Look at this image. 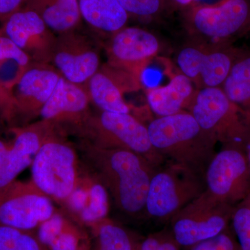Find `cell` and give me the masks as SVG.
<instances>
[{"mask_svg": "<svg viewBox=\"0 0 250 250\" xmlns=\"http://www.w3.org/2000/svg\"><path fill=\"white\" fill-rule=\"evenodd\" d=\"M147 129L153 147L165 160L170 159L205 178L217 142L188 111L158 117Z\"/></svg>", "mask_w": 250, "mask_h": 250, "instance_id": "6da1fadb", "label": "cell"}, {"mask_svg": "<svg viewBox=\"0 0 250 250\" xmlns=\"http://www.w3.org/2000/svg\"><path fill=\"white\" fill-rule=\"evenodd\" d=\"M187 111L217 143L246 147L250 138V119L221 88L197 89Z\"/></svg>", "mask_w": 250, "mask_h": 250, "instance_id": "7a4b0ae2", "label": "cell"}, {"mask_svg": "<svg viewBox=\"0 0 250 250\" xmlns=\"http://www.w3.org/2000/svg\"><path fill=\"white\" fill-rule=\"evenodd\" d=\"M104 156V171L118 207L128 214L146 212L156 168L142 156L126 149H111Z\"/></svg>", "mask_w": 250, "mask_h": 250, "instance_id": "3957f363", "label": "cell"}, {"mask_svg": "<svg viewBox=\"0 0 250 250\" xmlns=\"http://www.w3.org/2000/svg\"><path fill=\"white\" fill-rule=\"evenodd\" d=\"M205 190V178L200 174L173 162L161 166L151 179L146 213L157 221L169 222Z\"/></svg>", "mask_w": 250, "mask_h": 250, "instance_id": "277c9868", "label": "cell"}, {"mask_svg": "<svg viewBox=\"0 0 250 250\" xmlns=\"http://www.w3.org/2000/svg\"><path fill=\"white\" fill-rule=\"evenodd\" d=\"M233 207L217 201L205 190L170 219V232L180 248L189 249L229 228Z\"/></svg>", "mask_w": 250, "mask_h": 250, "instance_id": "5b68a950", "label": "cell"}, {"mask_svg": "<svg viewBox=\"0 0 250 250\" xmlns=\"http://www.w3.org/2000/svg\"><path fill=\"white\" fill-rule=\"evenodd\" d=\"M186 10L185 23L189 31L213 42H228L250 31L249 0H222Z\"/></svg>", "mask_w": 250, "mask_h": 250, "instance_id": "8992f818", "label": "cell"}, {"mask_svg": "<svg viewBox=\"0 0 250 250\" xmlns=\"http://www.w3.org/2000/svg\"><path fill=\"white\" fill-rule=\"evenodd\" d=\"M206 191L221 203L236 206L250 193L246 148L227 146L210 160L205 175Z\"/></svg>", "mask_w": 250, "mask_h": 250, "instance_id": "52a82bcc", "label": "cell"}, {"mask_svg": "<svg viewBox=\"0 0 250 250\" xmlns=\"http://www.w3.org/2000/svg\"><path fill=\"white\" fill-rule=\"evenodd\" d=\"M228 42L191 44L179 51L176 59L180 72L197 89L221 88L240 53Z\"/></svg>", "mask_w": 250, "mask_h": 250, "instance_id": "ba28073f", "label": "cell"}, {"mask_svg": "<svg viewBox=\"0 0 250 250\" xmlns=\"http://www.w3.org/2000/svg\"><path fill=\"white\" fill-rule=\"evenodd\" d=\"M75 153L65 145H42L31 164L34 183L51 196L59 199L70 196L75 186Z\"/></svg>", "mask_w": 250, "mask_h": 250, "instance_id": "9c48e42d", "label": "cell"}, {"mask_svg": "<svg viewBox=\"0 0 250 250\" xmlns=\"http://www.w3.org/2000/svg\"><path fill=\"white\" fill-rule=\"evenodd\" d=\"M160 42L150 31L125 27L112 35L108 47L111 67L141 81L143 72L160 51Z\"/></svg>", "mask_w": 250, "mask_h": 250, "instance_id": "30bf717a", "label": "cell"}, {"mask_svg": "<svg viewBox=\"0 0 250 250\" xmlns=\"http://www.w3.org/2000/svg\"><path fill=\"white\" fill-rule=\"evenodd\" d=\"M47 197L13 184L0 192V225L26 231L54 215Z\"/></svg>", "mask_w": 250, "mask_h": 250, "instance_id": "8fae6325", "label": "cell"}, {"mask_svg": "<svg viewBox=\"0 0 250 250\" xmlns=\"http://www.w3.org/2000/svg\"><path fill=\"white\" fill-rule=\"evenodd\" d=\"M100 125L106 141L116 149L136 153L156 169L164 164L165 159L153 147L147 126L129 113L103 111Z\"/></svg>", "mask_w": 250, "mask_h": 250, "instance_id": "7c38bea8", "label": "cell"}, {"mask_svg": "<svg viewBox=\"0 0 250 250\" xmlns=\"http://www.w3.org/2000/svg\"><path fill=\"white\" fill-rule=\"evenodd\" d=\"M60 77L49 69L26 68L11 89L15 111L42 108L53 93Z\"/></svg>", "mask_w": 250, "mask_h": 250, "instance_id": "4fadbf2b", "label": "cell"}, {"mask_svg": "<svg viewBox=\"0 0 250 250\" xmlns=\"http://www.w3.org/2000/svg\"><path fill=\"white\" fill-rule=\"evenodd\" d=\"M52 59L54 65L68 82L80 85L99 71L100 56L93 47L67 41L57 45Z\"/></svg>", "mask_w": 250, "mask_h": 250, "instance_id": "5bb4252c", "label": "cell"}, {"mask_svg": "<svg viewBox=\"0 0 250 250\" xmlns=\"http://www.w3.org/2000/svg\"><path fill=\"white\" fill-rule=\"evenodd\" d=\"M41 146L39 136L31 130L18 132L11 147L0 141V192L32 164Z\"/></svg>", "mask_w": 250, "mask_h": 250, "instance_id": "9a60e30c", "label": "cell"}, {"mask_svg": "<svg viewBox=\"0 0 250 250\" xmlns=\"http://www.w3.org/2000/svg\"><path fill=\"white\" fill-rule=\"evenodd\" d=\"M197 88L190 79L179 72L164 85L149 87L146 97L151 110L158 117L187 111Z\"/></svg>", "mask_w": 250, "mask_h": 250, "instance_id": "2e32d148", "label": "cell"}, {"mask_svg": "<svg viewBox=\"0 0 250 250\" xmlns=\"http://www.w3.org/2000/svg\"><path fill=\"white\" fill-rule=\"evenodd\" d=\"M25 6L37 13L51 30L65 34L80 23L78 0H26Z\"/></svg>", "mask_w": 250, "mask_h": 250, "instance_id": "e0dca14e", "label": "cell"}, {"mask_svg": "<svg viewBox=\"0 0 250 250\" xmlns=\"http://www.w3.org/2000/svg\"><path fill=\"white\" fill-rule=\"evenodd\" d=\"M82 18L90 26L113 35L126 27L129 14L118 0H78Z\"/></svg>", "mask_w": 250, "mask_h": 250, "instance_id": "ac0fdd59", "label": "cell"}, {"mask_svg": "<svg viewBox=\"0 0 250 250\" xmlns=\"http://www.w3.org/2000/svg\"><path fill=\"white\" fill-rule=\"evenodd\" d=\"M47 29L48 27L37 13L22 7L5 21L3 35L7 36L20 48L27 52L34 46L37 37L45 35Z\"/></svg>", "mask_w": 250, "mask_h": 250, "instance_id": "d6986e66", "label": "cell"}, {"mask_svg": "<svg viewBox=\"0 0 250 250\" xmlns=\"http://www.w3.org/2000/svg\"><path fill=\"white\" fill-rule=\"evenodd\" d=\"M88 103V94L84 90L61 77L50 98L41 108V115L49 120L63 113H80Z\"/></svg>", "mask_w": 250, "mask_h": 250, "instance_id": "ffe728a7", "label": "cell"}, {"mask_svg": "<svg viewBox=\"0 0 250 250\" xmlns=\"http://www.w3.org/2000/svg\"><path fill=\"white\" fill-rule=\"evenodd\" d=\"M88 95L103 111L129 113L123 87L108 70L98 71L88 80Z\"/></svg>", "mask_w": 250, "mask_h": 250, "instance_id": "44dd1931", "label": "cell"}, {"mask_svg": "<svg viewBox=\"0 0 250 250\" xmlns=\"http://www.w3.org/2000/svg\"><path fill=\"white\" fill-rule=\"evenodd\" d=\"M221 88L250 119V52L240 51Z\"/></svg>", "mask_w": 250, "mask_h": 250, "instance_id": "7402d4cb", "label": "cell"}, {"mask_svg": "<svg viewBox=\"0 0 250 250\" xmlns=\"http://www.w3.org/2000/svg\"><path fill=\"white\" fill-rule=\"evenodd\" d=\"M231 229L241 250H250V193L233 207Z\"/></svg>", "mask_w": 250, "mask_h": 250, "instance_id": "603a6c76", "label": "cell"}, {"mask_svg": "<svg viewBox=\"0 0 250 250\" xmlns=\"http://www.w3.org/2000/svg\"><path fill=\"white\" fill-rule=\"evenodd\" d=\"M99 241L100 250H134L128 233L113 224H104L100 228Z\"/></svg>", "mask_w": 250, "mask_h": 250, "instance_id": "cb8c5ba5", "label": "cell"}, {"mask_svg": "<svg viewBox=\"0 0 250 250\" xmlns=\"http://www.w3.org/2000/svg\"><path fill=\"white\" fill-rule=\"evenodd\" d=\"M0 250H41L39 243L22 230L0 225Z\"/></svg>", "mask_w": 250, "mask_h": 250, "instance_id": "d4e9b609", "label": "cell"}, {"mask_svg": "<svg viewBox=\"0 0 250 250\" xmlns=\"http://www.w3.org/2000/svg\"><path fill=\"white\" fill-rule=\"evenodd\" d=\"M89 197V204L82 210V219L91 223L105 218L108 210V194L105 188L101 184H95L90 189Z\"/></svg>", "mask_w": 250, "mask_h": 250, "instance_id": "484cf974", "label": "cell"}, {"mask_svg": "<svg viewBox=\"0 0 250 250\" xmlns=\"http://www.w3.org/2000/svg\"><path fill=\"white\" fill-rule=\"evenodd\" d=\"M129 16L152 19L160 16L169 4L168 0H118Z\"/></svg>", "mask_w": 250, "mask_h": 250, "instance_id": "4316f807", "label": "cell"}, {"mask_svg": "<svg viewBox=\"0 0 250 250\" xmlns=\"http://www.w3.org/2000/svg\"><path fill=\"white\" fill-rule=\"evenodd\" d=\"M188 250H241L230 227L213 238L197 243Z\"/></svg>", "mask_w": 250, "mask_h": 250, "instance_id": "83f0119b", "label": "cell"}, {"mask_svg": "<svg viewBox=\"0 0 250 250\" xmlns=\"http://www.w3.org/2000/svg\"><path fill=\"white\" fill-rule=\"evenodd\" d=\"M14 61L20 67L25 70L27 68L30 58L29 54L8 38L0 34V64L2 62Z\"/></svg>", "mask_w": 250, "mask_h": 250, "instance_id": "f1b7e54d", "label": "cell"}, {"mask_svg": "<svg viewBox=\"0 0 250 250\" xmlns=\"http://www.w3.org/2000/svg\"><path fill=\"white\" fill-rule=\"evenodd\" d=\"M139 250H180L170 230L150 235L143 241Z\"/></svg>", "mask_w": 250, "mask_h": 250, "instance_id": "f546056e", "label": "cell"}, {"mask_svg": "<svg viewBox=\"0 0 250 250\" xmlns=\"http://www.w3.org/2000/svg\"><path fill=\"white\" fill-rule=\"evenodd\" d=\"M64 227L65 225L63 220L60 215H52L48 220L41 223L38 233L39 241L42 244L49 247Z\"/></svg>", "mask_w": 250, "mask_h": 250, "instance_id": "4dcf8cb0", "label": "cell"}, {"mask_svg": "<svg viewBox=\"0 0 250 250\" xmlns=\"http://www.w3.org/2000/svg\"><path fill=\"white\" fill-rule=\"evenodd\" d=\"M78 237L72 231H69L64 227L62 231L57 235L49 246L50 250H77Z\"/></svg>", "mask_w": 250, "mask_h": 250, "instance_id": "1f68e13d", "label": "cell"}, {"mask_svg": "<svg viewBox=\"0 0 250 250\" xmlns=\"http://www.w3.org/2000/svg\"><path fill=\"white\" fill-rule=\"evenodd\" d=\"M0 111L5 117H11L15 113L14 99L11 91L0 85Z\"/></svg>", "mask_w": 250, "mask_h": 250, "instance_id": "d6a6232c", "label": "cell"}, {"mask_svg": "<svg viewBox=\"0 0 250 250\" xmlns=\"http://www.w3.org/2000/svg\"><path fill=\"white\" fill-rule=\"evenodd\" d=\"M26 0H0V20L6 21L11 14L21 9Z\"/></svg>", "mask_w": 250, "mask_h": 250, "instance_id": "836d02e7", "label": "cell"}, {"mask_svg": "<svg viewBox=\"0 0 250 250\" xmlns=\"http://www.w3.org/2000/svg\"><path fill=\"white\" fill-rule=\"evenodd\" d=\"M88 192L82 188L74 189L70 196V203L72 208L76 210H83L88 202Z\"/></svg>", "mask_w": 250, "mask_h": 250, "instance_id": "e575fe53", "label": "cell"}, {"mask_svg": "<svg viewBox=\"0 0 250 250\" xmlns=\"http://www.w3.org/2000/svg\"><path fill=\"white\" fill-rule=\"evenodd\" d=\"M169 4L180 9H187L192 5V0H168Z\"/></svg>", "mask_w": 250, "mask_h": 250, "instance_id": "d590c367", "label": "cell"}, {"mask_svg": "<svg viewBox=\"0 0 250 250\" xmlns=\"http://www.w3.org/2000/svg\"><path fill=\"white\" fill-rule=\"evenodd\" d=\"M246 150L247 157H248V164H249V167L250 170V138L249 141H248V144H247Z\"/></svg>", "mask_w": 250, "mask_h": 250, "instance_id": "8d00e7d4", "label": "cell"}, {"mask_svg": "<svg viewBox=\"0 0 250 250\" xmlns=\"http://www.w3.org/2000/svg\"><path fill=\"white\" fill-rule=\"evenodd\" d=\"M222 1V0H220V1ZM202 1H203V0H192V6H195V5L201 4Z\"/></svg>", "mask_w": 250, "mask_h": 250, "instance_id": "74e56055", "label": "cell"}]
</instances>
